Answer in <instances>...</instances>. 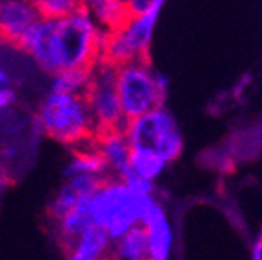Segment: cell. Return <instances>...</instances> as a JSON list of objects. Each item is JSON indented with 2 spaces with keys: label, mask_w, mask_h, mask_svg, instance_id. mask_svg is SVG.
Returning <instances> with one entry per match:
<instances>
[{
  "label": "cell",
  "mask_w": 262,
  "mask_h": 260,
  "mask_svg": "<svg viewBox=\"0 0 262 260\" xmlns=\"http://www.w3.org/2000/svg\"><path fill=\"white\" fill-rule=\"evenodd\" d=\"M104 31L95 24L84 2L60 20H40L18 42L44 73L93 69L100 62Z\"/></svg>",
  "instance_id": "obj_1"
},
{
  "label": "cell",
  "mask_w": 262,
  "mask_h": 260,
  "mask_svg": "<svg viewBox=\"0 0 262 260\" xmlns=\"http://www.w3.org/2000/svg\"><path fill=\"white\" fill-rule=\"evenodd\" d=\"M153 193L127 186L113 177H106L88 200L93 226L102 228L111 240L122 236L131 228L140 226L144 213L153 202Z\"/></svg>",
  "instance_id": "obj_2"
},
{
  "label": "cell",
  "mask_w": 262,
  "mask_h": 260,
  "mask_svg": "<svg viewBox=\"0 0 262 260\" xmlns=\"http://www.w3.org/2000/svg\"><path fill=\"white\" fill-rule=\"evenodd\" d=\"M37 127L55 142L68 147H80L97 135L86 97L48 91L38 102Z\"/></svg>",
  "instance_id": "obj_3"
},
{
  "label": "cell",
  "mask_w": 262,
  "mask_h": 260,
  "mask_svg": "<svg viewBox=\"0 0 262 260\" xmlns=\"http://www.w3.org/2000/svg\"><path fill=\"white\" fill-rule=\"evenodd\" d=\"M115 90L124 118L135 120L157 107H164L166 77L151 68L149 58L117 66Z\"/></svg>",
  "instance_id": "obj_4"
},
{
  "label": "cell",
  "mask_w": 262,
  "mask_h": 260,
  "mask_svg": "<svg viewBox=\"0 0 262 260\" xmlns=\"http://www.w3.org/2000/svg\"><path fill=\"white\" fill-rule=\"evenodd\" d=\"M162 0H153L151 9L140 16H129L122 28L104 33L100 62L111 66H122L133 60H146L151 44L155 24L159 20Z\"/></svg>",
  "instance_id": "obj_5"
},
{
  "label": "cell",
  "mask_w": 262,
  "mask_h": 260,
  "mask_svg": "<svg viewBox=\"0 0 262 260\" xmlns=\"http://www.w3.org/2000/svg\"><path fill=\"white\" fill-rule=\"evenodd\" d=\"M131 151H147L168 164L175 160L182 151V137L173 117L164 110L149 111L135 120H127L124 126Z\"/></svg>",
  "instance_id": "obj_6"
},
{
  "label": "cell",
  "mask_w": 262,
  "mask_h": 260,
  "mask_svg": "<svg viewBox=\"0 0 262 260\" xmlns=\"http://www.w3.org/2000/svg\"><path fill=\"white\" fill-rule=\"evenodd\" d=\"M115 66L98 62L93 68V80L86 93L88 106L97 131L124 129L126 118L115 90Z\"/></svg>",
  "instance_id": "obj_7"
},
{
  "label": "cell",
  "mask_w": 262,
  "mask_h": 260,
  "mask_svg": "<svg viewBox=\"0 0 262 260\" xmlns=\"http://www.w3.org/2000/svg\"><path fill=\"white\" fill-rule=\"evenodd\" d=\"M95 149L100 155L107 167V173L113 179L126 180L131 175L129 169V144L124 135V129L97 131L95 135Z\"/></svg>",
  "instance_id": "obj_8"
},
{
  "label": "cell",
  "mask_w": 262,
  "mask_h": 260,
  "mask_svg": "<svg viewBox=\"0 0 262 260\" xmlns=\"http://www.w3.org/2000/svg\"><path fill=\"white\" fill-rule=\"evenodd\" d=\"M40 20L35 2L31 0H4L0 2V28L2 40L18 46L26 33Z\"/></svg>",
  "instance_id": "obj_9"
},
{
  "label": "cell",
  "mask_w": 262,
  "mask_h": 260,
  "mask_svg": "<svg viewBox=\"0 0 262 260\" xmlns=\"http://www.w3.org/2000/svg\"><path fill=\"white\" fill-rule=\"evenodd\" d=\"M104 179L98 177H70L66 179V182L58 187V191L55 193V197L51 199L48 206V213L53 220L60 219L62 215H66L68 211H71L73 207L86 204L88 200L93 197V193L97 191Z\"/></svg>",
  "instance_id": "obj_10"
},
{
  "label": "cell",
  "mask_w": 262,
  "mask_h": 260,
  "mask_svg": "<svg viewBox=\"0 0 262 260\" xmlns=\"http://www.w3.org/2000/svg\"><path fill=\"white\" fill-rule=\"evenodd\" d=\"M140 226L147 236V251L151 260H168L171 251V228L166 219V211L157 200L144 213Z\"/></svg>",
  "instance_id": "obj_11"
},
{
  "label": "cell",
  "mask_w": 262,
  "mask_h": 260,
  "mask_svg": "<svg viewBox=\"0 0 262 260\" xmlns=\"http://www.w3.org/2000/svg\"><path fill=\"white\" fill-rule=\"evenodd\" d=\"M111 248V239L98 226H91L73 240L66 251V260H107Z\"/></svg>",
  "instance_id": "obj_12"
},
{
  "label": "cell",
  "mask_w": 262,
  "mask_h": 260,
  "mask_svg": "<svg viewBox=\"0 0 262 260\" xmlns=\"http://www.w3.org/2000/svg\"><path fill=\"white\" fill-rule=\"evenodd\" d=\"M93 140L73 149L70 160H68V164H66V167H64L66 179H70V177H80V175L106 179L107 167H106V164H104V160L100 159V155L97 153V149H95Z\"/></svg>",
  "instance_id": "obj_13"
},
{
  "label": "cell",
  "mask_w": 262,
  "mask_h": 260,
  "mask_svg": "<svg viewBox=\"0 0 262 260\" xmlns=\"http://www.w3.org/2000/svg\"><path fill=\"white\" fill-rule=\"evenodd\" d=\"M95 24L104 33H111L122 28L129 18L126 0H90L84 2Z\"/></svg>",
  "instance_id": "obj_14"
},
{
  "label": "cell",
  "mask_w": 262,
  "mask_h": 260,
  "mask_svg": "<svg viewBox=\"0 0 262 260\" xmlns=\"http://www.w3.org/2000/svg\"><path fill=\"white\" fill-rule=\"evenodd\" d=\"M107 260H149L147 236L142 226H135L122 236L111 240Z\"/></svg>",
  "instance_id": "obj_15"
},
{
  "label": "cell",
  "mask_w": 262,
  "mask_h": 260,
  "mask_svg": "<svg viewBox=\"0 0 262 260\" xmlns=\"http://www.w3.org/2000/svg\"><path fill=\"white\" fill-rule=\"evenodd\" d=\"M91 226H93V220H91L90 209H88V202L73 207L71 211L55 220V231H57L58 240L64 248H68L73 240H77Z\"/></svg>",
  "instance_id": "obj_16"
},
{
  "label": "cell",
  "mask_w": 262,
  "mask_h": 260,
  "mask_svg": "<svg viewBox=\"0 0 262 260\" xmlns=\"http://www.w3.org/2000/svg\"><path fill=\"white\" fill-rule=\"evenodd\" d=\"M93 80V69H68L51 75V84L48 91L66 95H80L86 97Z\"/></svg>",
  "instance_id": "obj_17"
},
{
  "label": "cell",
  "mask_w": 262,
  "mask_h": 260,
  "mask_svg": "<svg viewBox=\"0 0 262 260\" xmlns=\"http://www.w3.org/2000/svg\"><path fill=\"white\" fill-rule=\"evenodd\" d=\"M164 167H166V162L157 155L147 153V151H131L129 169L142 182L153 184V180L162 173Z\"/></svg>",
  "instance_id": "obj_18"
},
{
  "label": "cell",
  "mask_w": 262,
  "mask_h": 260,
  "mask_svg": "<svg viewBox=\"0 0 262 260\" xmlns=\"http://www.w3.org/2000/svg\"><path fill=\"white\" fill-rule=\"evenodd\" d=\"M38 15L44 20H60L80 8L82 2L77 0H33Z\"/></svg>",
  "instance_id": "obj_19"
},
{
  "label": "cell",
  "mask_w": 262,
  "mask_h": 260,
  "mask_svg": "<svg viewBox=\"0 0 262 260\" xmlns=\"http://www.w3.org/2000/svg\"><path fill=\"white\" fill-rule=\"evenodd\" d=\"M13 73L4 60H0V90H13Z\"/></svg>",
  "instance_id": "obj_20"
},
{
  "label": "cell",
  "mask_w": 262,
  "mask_h": 260,
  "mask_svg": "<svg viewBox=\"0 0 262 260\" xmlns=\"http://www.w3.org/2000/svg\"><path fill=\"white\" fill-rule=\"evenodd\" d=\"M15 100H16L15 90H0V111H4L9 106H13Z\"/></svg>",
  "instance_id": "obj_21"
},
{
  "label": "cell",
  "mask_w": 262,
  "mask_h": 260,
  "mask_svg": "<svg viewBox=\"0 0 262 260\" xmlns=\"http://www.w3.org/2000/svg\"><path fill=\"white\" fill-rule=\"evenodd\" d=\"M253 260H262V235H260V239L257 240V244H255Z\"/></svg>",
  "instance_id": "obj_22"
},
{
  "label": "cell",
  "mask_w": 262,
  "mask_h": 260,
  "mask_svg": "<svg viewBox=\"0 0 262 260\" xmlns=\"http://www.w3.org/2000/svg\"><path fill=\"white\" fill-rule=\"evenodd\" d=\"M0 42H2V28H0Z\"/></svg>",
  "instance_id": "obj_23"
},
{
  "label": "cell",
  "mask_w": 262,
  "mask_h": 260,
  "mask_svg": "<svg viewBox=\"0 0 262 260\" xmlns=\"http://www.w3.org/2000/svg\"><path fill=\"white\" fill-rule=\"evenodd\" d=\"M149 260H151V258H149Z\"/></svg>",
  "instance_id": "obj_24"
}]
</instances>
